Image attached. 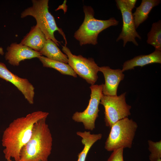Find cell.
Wrapping results in <instances>:
<instances>
[{"mask_svg":"<svg viewBox=\"0 0 161 161\" xmlns=\"http://www.w3.org/2000/svg\"><path fill=\"white\" fill-rule=\"evenodd\" d=\"M5 59L11 65L18 66L20 62L26 59L38 58L42 55L39 52L24 45L16 43H13L7 47Z\"/></svg>","mask_w":161,"mask_h":161,"instance_id":"cell-11","label":"cell"},{"mask_svg":"<svg viewBox=\"0 0 161 161\" xmlns=\"http://www.w3.org/2000/svg\"><path fill=\"white\" fill-rule=\"evenodd\" d=\"M90 98L87 108L82 112H75L72 117L75 122L83 123L85 129L92 131L95 128V122L98 117V106L103 95L101 85H91Z\"/></svg>","mask_w":161,"mask_h":161,"instance_id":"cell-8","label":"cell"},{"mask_svg":"<svg viewBox=\"0 0 161 161\" xmlns=\"http://www.w3.org/2000/svg\"><path fill=\"white\" fill-rule=\"evenodd\" d=\"M32 6L27 8L21 14V17L23 18L28 16L33 17L36 21V25L45 36L47 39H50L59 46L60 42L55 38L54 33L58 31L67 44L65 35L61 28L58 27L53 16L49 12L48 0H32Z\"/></svg>","mask_w":161,"mask_h":161,"instance_id":"cell-3","label":"cell"},{"mask_svg":"<svg viewBox=\"0 0 161 161\" xmlns=\"http://www.w3.org/2000/svg\"><path fill=\"white\" fill-rule=\"evenodd\" d=\"M138 126L136 122L128 117L115 122L110 128L105 148L113 151L120 148H131Z\"/></svg>","mask_w":161,"mask_h":161,"instance_id":"cell-5","label":"cell"},{"mask_svg":"<svg viewBox=\"0 0 161 161\" xmlns=\"http://www.w3.org/2000/svg\"><path fill=\"white\" fill-rule=\"evenodd\" d=\"M47 40L44 33L36 25L31 27L20 44L39 52L44 46Z\"/></svg>","mask_w":161,"mask_h":161,"instance_id":"cell-13","label":"cell"},{"mask_svg":"<svg viewBox=\"0 0 161 161\" xmlns=\"http://www.w3.org/2000/svg\"><path fill=\"white\" fill-rule=\"evenodd\" d=\"M148 149L150 152L149 159L151 161H157L161 158V141L154 142L151 140L148 141Z\"/></svg>","mask_w":161,"mask_h":161,"instance_id":"cell-20","label":"cell"},{"mask_svg":"<svg viewBox=\"0 0 161 161\" xmlns=\"http://www.w3.org/2000/svg\"><path fill=\"white\" fill-rule=\"evenodd\" d=\"M41 55L49 59L68 64V59L66 54H64L57 44L50 39L47 40L44 46L39 52Z\"/></svg>","mask_w":161,"mask_h":161,"instance_id":"cell-17","label":"cell"},{"mask_svg":"<svg viewBox=\"0 0 161 161\" xmlns=\"http://www.w3.org/2000/svg\"><path fill=\"white\" fill-rule=\"evenodd\" d=\"M128 7L131 10L135 7V6L137 1L136 0H124Z\"/></svg>","mask_w":161,"mask_h":161,"instance_id":"cell-22","label":"cell"},{"mask_svg":"<svg viewBox=\"0 0 161 161\" xmlns=\"http://www.w3.org/2000/svg\"><path fill=\"white\" fill-rule=\"evenodd\" d=\"M123 149L120 148L113 151L107 161H124Z\"/></svg>","mask_w":161,"mask_h":161,"instance_id":"cell-21","label":"cell"},{"mask_svg":"<svg viewBox=\"0 0 161 161\" xmlns=\"http://www.w3.org/2000/svg\"><path fill=\"white\" fill-rule=\"evenodd\" d=\"M12 161L11 160L9 161Z\"/></svg>","mask_w":161,"mask_h":161,"instance_id":"cell-26","label":"cell"},{"mask_svg":"<svg viewBox=\"0 0 161 161\" xmlns=\"http://www.w3.org/2000/svg\"><path fill=\"white\" fill-rule=\"evenodd\" d=\"M126 93L118 96H102L100 104L104 108V121L106 126L111 128L115 122L131 115V107L126 102Z\"/></svg>","mask_w":161,"mask_h":161,"instance_id":"cell-6","label":"cell"},{"mask_svg":"<svg viewBox=\"0 0 161 161\" xmlns=\"http://www.w3.org/2000/svg\"><path fill=\"white\" fill-rule=\"evenodd\" d=\"M154 63H161V51L155 50L149 54L137 56L126 61L123 64L122 70L123 72L128 70L134 69L136 66L142 67Z\"/></svg>","mask_w":161,"mask_h":161,"instance_id":"cell-14","label":"cell"},{"mask_svg":"<svg viewBox=\"0 0 161 161\" xmlns=\"http://www.w3.org/2000/svg\"><path fill=\"white\" fill-rule=\"evenodd\" d=\"M83 10L85 14L83 21L74 36L81 46L87 44L96 45L100 32L110 26L118 24V21L114 18L107 20L95 18L94 10L91 6H84Z\"/></svg>","mask_w":161,"mask_h":161,"instance_id":"cell-4","label":"cell"},{"mask_svg":"<svg viewBox=\"0 0 161 161\" xmlns=\"http://www.w3.org/2000/svg\"><path fill=\"white\" fill-rule=\"evenodd\" d=\"M49 114L47 112L35 111L17 118L10 124L4 131L1 140L7 161L13 158L15 161H19L21 150L30 138L35 123Z\"/></svg>","mask_w":161,"mask_h":161,"instance_id":"cell-1","label":"cell"},{"mask_svg":"<svg viewBox=\"0 0 161 161\" xmlns=\"http://www.w3.org/2000/svg\"><path fill=\"white\" fill-rule=\"evenodd\" d=\"M115 1L117 7L121 13L123 21L122 31L116 41L123 40V47L128 42H131L135 45L138 46L136 38L141 39V38L136 30L132 10L128 7L124 0Z\"/></svg>","mask_w":161,"mask_h":161,"instance_id":"cell-9","label":"cell"},{"mask_svg":"<svg viewBox=\"0 0 161 161\" xmlns=\"http://www.w3.org/2000/svg\"><path fill=\"white\" fill-rule=\"evenodd\" d=\"M160 0H142L140 5L136 8L133 14L136 29L148 18V15L152 9L158 5Z\"/></svg>","mask_w":161,"mask_h":161,"instance_id":"cell-15","label":"cell"},{"mask_svg":"<svg viewBox=\"0 0 161 161\" xmlns=\"http://www.w3.org/2000/svg\"><path fill=\"white\" fill-rule=\"evenodd\" d=\"M99 71L103 74L105 80L102 84L103 95L109 96L117 95L118 86L124 78V75L120 69H112L109 66L99 67Z\"/></svg>","mask_w":161,"mask_h":161,"instance_id":"cell-12","label":"cell"},{"mask_svg":"<svg viewBox=\"0 0 161 161\" xmlns=\"http://www.w3.org/2000/svg\"><path fill=\"white\" fill-rule=\"evenodd\" d=\"M76 134L81 138V142L84 145L83 149L78 155L77 161H85L91 147L97 141L101 139L102 134L101 133L92 134L89 131H78Z\"/></svg>","mask_w":161,"mask_h":161,"instance_id":"cell-16","label":"cell"},{"mask_svg":"<svg viewBox=\"0 0 161 161\" xmlns=\"http://www.w3.org/2000/svg\"><path fill=\"white\" fill-rule=\"evenodd\" d=\"M0 78L12 83L21 92L30 104H33L35 88L28 79L14 74L2 62H0Z\"/></svg>","mask_w":161,"mask_h":161,"instance_id":"cell-10","label":"cell"},{"mask_svg":"<svg viewBox=\"0 0 161 161\" xmlns=\"http://www.w3.org/2000/svg\"><path fill=\"white\" fill-rule=\"evenodd\" d=\"M157 161H161V158L159 159Z\"/></svg>","mask_w":161,"mask_h":161,"instance_id":"cell-25","label":"cell"},{"mask_svg":"<svg viewBox=\"0 0 161 161\" xmlns=\"http://www.w3.org/2000/svg\"><path fill=\"white\" fill-rule=\"evenodd\" d=\"M47 118L35 123L30 138L21 150L19 161H47L53 139Z\"/></svg>","mask_w":161,"mask_h":161,"instance_id":"cell-2","label":"cell"},{"mask_svg":"<svg viewBox=\"0 0 161 161\" xmlns=\"http://www.w3.org/2000/svg\"><path fill=\"white\" fill-rule=\"evenodd\" d=\"M66 1L65 0L63 4L62 5L59 6L55 10V11H56L59 9H62L64 10V13H65L66 12L67 10V6L66 4Z\"/></svg>","mask_w":161,"mask_h":161,"instance_id":"cell-23","label":"cell"},{"mask_svg":"<svg viewBox=\"0 0 161 161\" xmlns=\"http://www.w3.org/2000/svg\"><path fill=\"white\" fill-rule=\"evenodd\" d=\"M147 42L153 47L155 50L161 51V21L153 23L147 34Z\"/></svg>","mask_w":161,"mask_h":161,"instance_id":"cell-19","label":"cell"},{"mask_svg":"<svg viewBox=\"0 0 161 161\" xmlns=\"http://www.w3.org/2000/svg\"><path fill=\"white\" fill-rule=\"evenodd\" d=\"M4 54V52L3 50V48L0 47V54L1 55H3Z\"/></svg>","mask_w":161,"mask_h":161,"instance_id":"cell-24","label":"cell"},{"mask_svg":"<svg viewBox=\"0 0 161 161\" xmlns=\"http://www.w3.org/2000/svg\"><path fill=\"white\" fill-rule=\"evenodd\" d=\"M38 58L44 67L55 69L63 75L77 77V75L68 64L49 59L43 55L40 56Z\"/></svg>","mask_w":161,"mask_h":161,"instance_id":"cell-18","label":"cell"},{"mask_svg":"<svg viewBox=\"0 0 161 161\" xmlns=\"http://www.w3.org/2000/svg\"><path fill=\"white\" fill-rule=\"evenodd\" d=\"M62 50L68 57V64L76 74L89 84L94 85L98 78L99 67L94 59L73 55L65 45L62 46Z\"/></svg>","mask_w":161,"mask_h":161,"instance_id":"cell-7","label":"cell"}]
</instances>
